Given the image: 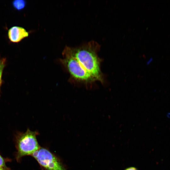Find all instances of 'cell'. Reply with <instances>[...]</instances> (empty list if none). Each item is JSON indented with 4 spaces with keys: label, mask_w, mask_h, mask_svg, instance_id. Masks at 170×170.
Here are the masks:
<instances>
[{
    "label": "cell",
    "mask_w": 170,
    "mask_h": 170,
    "mask_svg": "<svg viewBox=\"0 0 170 170\" xmlns=\"http://www.w3.org/2000/svg\"><path fill=\"white\" fill-rule=\"evenodd\" d=\"M8 37L10 41L18 43L29 35L28 32L24 28L17 26L11 27L8 31Z\"/></svg>",
    "instance_id": "obj_5"
},
{
    "label": "cell",
    "mask_w": 170,
    "mask_h": 170,
    "mask_svg": "<svg viewBox=\"0 0 170 170\" xmlns=\"http://www.w3.org/2000/svg\"><path fill=\"white\" fill-rule=\"evenodd\" d=\"M6 62L3 63L0 66V87L2 83V77L4 68Z\"/></svg>",
    "instance_id": "obj_8"
},
{
    "label": "cell",
    "mask_w": 170,
    "mask_h": 170,
    "mask_svg": "<svg viewBox=\"0 0 170 170\" xmlns=\"http://www.w3.org/2000/svg\"><path fill=\"white\" fill-rule=\"evenodd\" d=\"M0 168H8L6 165L5 161L0 154Z\"/></svg>",
    "instance_id": "obj_7"
},
{
    "label": "cell",
    "mask_w": 170,
    "mask_h": 170,
    "mask_svg": "<svg viewBox=\"0 0 170 170\" xmlns=\"http://www.w3.org/2000/svg\"><path fill=\"white\" fill-rule=\"evenodd\" d=\"M6 60L5 58H0V66L3 63L6 62Z\"/></svg>",
    "instance_id": "obj_9"
},
{
    "label": "cell",
    "mask_w": 170,
    "mask_h": 170,
    "mask_svg": "<svg viewBox=\"0 0 170 170\" xmlns=\"http://www.w3.org/2000/svg\"><path fill=\"white\" fill-rule=\"evenodd\" d=\"M26 4V1L23 0H16L12 2L13 7L17 10L23 9L25 7Z\"/></svg>",
    "instance_id": "obj_6"
},
{
    "label": "cell",
    "mask_w": 170,
    "mask_h": 170,
    "mask_svg": "<svg viewBox=\"0 0 170 170\" xmlns=\"http://www.w3.org/2000/svg\"><path fill=\"white\" fill-rule=\"evenodd\" d=\"M0 170H9V169L7 168H0Z\"/></svg>",
    "instance_id": "obj_11"
},
{
    "label": "cell",
    "mask_w": 170,
    "mask_h": 170,
    "mask_svg": "<svg viewBox=\"0 0 170 170\" xmlns=\"http://www.w3.org/2000/svg\"><path fill=\"white\" fill-rule=\"evenodd\" d=\"M125 170H137V169L134 167H131L127 168Z\"/></svg>",
    "instance_id": "obj_10"
},
{
    "label": "cell",
    "mask_w": 170,
    "mask_h": 170,
    "mask_svg": "<svg viewBox=\"0 0 170 170\" xmlns=\"http://www.w3.org/2000/svg\"><path fill=\"white\" fill-rule=\"evenodd\" d=\"M65 52L76 58L94 79H100L98 60L93 50L88 48L75 49L68 48Z\"/></svg>",
    "instance_id": "obj_1"
},
{
    "label": "cell",
    "mask_w": 170,
    "mask_h": 170,
    "mask_svg": "<svg viewBox=\"0 0 170 170\" xmlns=\"http://www.w3.org/2000/svg\"><path fill=\"white\" fill-rule=\"evenodd\" d=\"M36 132L28 129L24 133L19 134L17 137L16 146L17 150L16 159L18 162L23 156L32 155L40 148L37 142Z\"/></svg>",
    "instance_id": "obj_2"
},
{
    "label": "cell",
    "mask_w": 170,
    "mask_h": 170,
    "mask_svg": "<svg viewBox=\"0 0 170 170\" xmlns=\"http://www.w3.org/2000/svg\"><path fill=\"white\" fill-rule=\"evenodd\" d=\"M65 54V58L62 60V62L74 78L82 81L94 79L76 58L66 52Z\"/></svg>",
    "instance_id": "obj_3"
},
{
    "label": "cell",
    "mask_w": 170,
    "mask_h": 170,
    "mask_svg": "<svg viewBox=\"0 0 170 170\" xmlns=\"http://www.w3.org/2000/svg\"><path fill=\"white\" fill-rule=\"evenodd\" d=\"M31 156L48 170H65L58 159L45 148H40Z\"/></svg>",
    "instance_id": "obj_4"
},
{
    "label": "cell",
    "mask_w": 170,
    "mask_h": 170,
    "mask_svg": "<svg viewBox=\"0 0 170 170\" xmlns=\"http://www.w3.org/2000/svg\"><path fill=\"white\" fill-rule=\"evenodd\" d=\"M167 116L168 117L170 118V113H168L167 114Z\"/></svg>",
    "instance_id": "obj_12"
}]
</instances>
